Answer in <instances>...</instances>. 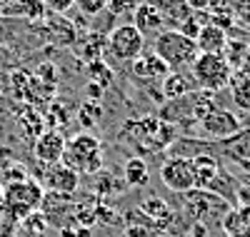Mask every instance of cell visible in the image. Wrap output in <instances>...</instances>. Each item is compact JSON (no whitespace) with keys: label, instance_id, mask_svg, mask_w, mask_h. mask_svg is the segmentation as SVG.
Here are the masks:
<instances>
[{"label":"cell","instance_id":"6da1fadb","mask_svg":"<svg viewBox=\"0 0 250 237\" xmlns=\"http://www.w3.org/2000/svg\"><path fill=\"white\" fill-rule=\"evenodd\" d=\"M128 138L143 153H163L165 147L173 145L175 130L170 122H165L160 118H140L123 125L120 140H128Z\"/></svg>","mask_w":250,"mask_h":237},{"label":"cell","instance_id":"7a4b0ae2","mask_svg":"<svg viewBox=\"0 0 250 237\" xmlns=\"http://www.w3.org/2000/svg\"><path fill=\"white\" fill-rule=\"evenodd\" d=\"M153 53L170 68V73H185V70H193L195 60H198V45L195 40L180 35L178 30H163L155 42H153Z\"/></svg>","mask_w":250,"mask_h":237},{"label":"cell","instance_id":"3957f363","mask_svg":"<svg viewBox=\"0 0 250 237\" xmlns=\"http://www.w3.org/2000/svg\"><path fill=\"white\" fill-rule=\"evenodd\" d=\"M60 162L70 167L75 175H98L103 170V142L90 133H80L65 142Z\"/></svg>","mask_w":250,"mask_h":237},{"label":"cell","instance_id":"277c9868","mask_svg":"<svg viewBox=\"0 0 250 237\" xmlns=\"http://www.w3.org/2000/svg\"><path fill=\"white\" fill-rule=\"evenodd\" d=\"M43 198H45L43 185H40L38 180H33V178H25V180L3 185V198H0V202H3L20 222H23L28 215L40 210Z\"/></svg>","mask_w":250,"mask_h":237},{"label":"cell","instance_id":"5b68a950","mask_svg":"<svg viewBox=\"0 0 250 237\" xmlns=\"http://www.w3.org/2000/svg\"><path fill=\"white\" fill-rule=\"evenodd\" d=\"M190 75H193V80L200 90L218 93V90H225L228 85H230L233 68L225 62L223 55H198Z\"/></svg>","mask_w":250,"mask_h":237},{"label":"cell","instance_id":"8992f818","mask_svg":"<svg viewBox=\"0 0 250 237\" xmlns=\"http://www.w3.org/2000/svg\"><path fill=\"white\" fill-rule=\"evenodd\" d=\"M183 200L188 205V212H190L198 222H223L225 215L230 212V202L223 195H218V192H210V190L183 192Z\"/></svg>","mask_w":250,"mask_h":237},{"label":"cell","instance_id":"52a82bcc","mask_svg":"<svg viewBox=\"0 0 250 237\" xmlns=\"http://www.w3.org/2000/svg\"><path fill=\"white\" fill-rule=\"evenodd\" d=\"M143 48H145V38L138 33V28H133V23L115 25L108 33V53L115 60L133 62L138 55H143Z\"/></svg>","mask_w":250,"mask_h":237},{"label":"cell","instance_id":"ba28073f","mask_svg":"<svg viewBox=\"0 0 250 237\" xmlns=\"http://www.w3.org/2000/svg\"><path fill=\"white\" fill-rule=\"evenodd\" d=\"M160 180L163 185L173 190V192H190L195 190V178H193V162L190 158H170V160H165L163 167H160Z\"/></svg>","mask_w":250,"mask_h":237},{"label":"cell","instance_id":"9c48e42d","mask_svg":"<svg viewBox=\"0 0 250 237\" xmlns=\"http://www.w3.org/2000/svg\"><path fill=\"white\" fill-rule=\"evenodd\" d=\"M200 127H203V133H205V135H210V138H215V140H220V142L240 133V122H238V118H235L230 110L220 107V105L213 107V110L200 120Z\"/></svg>","mask_w":250,"mask_h":237},{"label":"cell","instance_id":"30bf717a","mask_svg":"<svg viewBox=\"0 0 250 237\" xmlns=\"http://www.w3.org/2000/svg\"><path fill=\"white\" fill-rule=\"evenodd\" d=\"M43 187H48L50 192H55V195H73V192L78 190L80 185V175H75V172L70 167H65L62 162H55V165H48L43 170V182H40Z\"/></svg>","mask_w":250,"mask_h":237},{"label":"cell","instance_id":"8fae6325","mask_svg":"<svg viewBox=\"0 0 250 237\" xmlns=\"http://www.w3.org/2000/svg\"><path fill=\"white\" fill-rule=\"evenodd\" d=\"M65 138H62L60 130H45L35 142H33V155L40 165H55L62 160V153H65Z\"/></svg>","mask_w":250,"mask_h":237},{"label":"cell","instance_id":"7c38bea8","mask_svg":"<svg viewBox=\"0 0 250 237\" xmlns=\"http://www.w3.org/2000/svg\"><path fill=\"white\" fill-rule=\"evenodd\" d=\"M133 28H138L143 38H150V35L158 38L165 30L163 18L153 3H138V8L133 10Z\"/></svg>","mask_w":250,"mask_h":237},{"label":"cell","instance_id":"4fadbf2b","mask_svg":"<svg viewBox=\"0 0 250 237\" xmlns=\"http://www.w3.org/2000/svg\"><path fill=\"white\" fill-rule=\"evenodd\" d=\"M193 162V178H195V190H210L218 178H220V162L208 155V153H200L195 158H190Z\"/></svg>","mask_w":250,"mask_h":237},{"label":"cell","instance_id":"5bb4252c","mask_svg":"<svg viewBox=\"0 0 250 237\" xmlns=\"http://www.w3.org/2000/svg\"><path fill=\"white\" fill-rule=\"evenodd\" d=\"M228 40H230V38H228V33L210 20V23L200 30L195 45H198V53H200V55H223Z\"/></svg>","mask_w":250,"mask_h":237},{"label":"cell","instance_id":"9a60e30c","mask_svg":"<svg viewBox=\"0 0 250 237\" xmlns=\"http://www.w3.org/2000/svg\"><path fill=\"white\" fill-rule=\"evenodd\" d=\"M153 5L158 8V13L163 18V25L168 30H178L193 15V10L185 5V0H153Z\"/></svg>","mask_w":250,"mask_h":237},{"label":"cell","instance_id":"2e32d148","mask_svg":"<svg viewBox=\"0 0 250 237\" xmlns=\"http://www.w3.org/2000/svg\"><path fill=\"white\" fill-rule=\"evenodd\" d=\"M133 75L140 80H163L170 75V68L155 53H148V55H138L133 60Z\"/></svg>","mask_w":250,"mask_h":237},{"label":"cell","instance_id":"e0dca14e","mask_svg":"<svg viewBox=\"0 0 250 237\" xmlns=\"http://www.w3.org/2000/svg\"><path fill=\"white\" fill-rule=\"evenodd\" d=\"M223 153L235 165L250 172V133H238L233 138L223 140Z\"/></svg>","mask_w":250,"mask_h":237},{"label":"cell","instance_id":"ac0fdd59","mask_svg":"<svg viewBox=\"0 0 250 237\" xmlns=\"http://www.w3.org/2000/svg\"><path fill=\"white\" fill-rule=\"evenodd\" d=\"M195 90V80L193 75L188 78L185 73H170L168 78H163V85H160V93L165 100H178V98H185Z\"/></svg>","mask_w":250,"mask_h":237},{"label":"cell","instance_id":"d6986e66","mask_svg":"<svg viewBox=\"0 0 250 237\" xmlns=\"http://www.w3.org/2000/svg\"><path fill=\"white\" fill-rule=\"evenodd\" d=\"M108 50V35L105 33H88V38L83 40V45H78V55L83 62H93V60H103V53Z\"/></svg>","mask_w":250,"mask_h":237},{"label":"cell","instance_id":"ffe728a7","mask_svg":"<svg viewBox=\"0 0 250 237\" xmlns=\"http://www.w3.org/2000/svg\"><path fill=\"white\" fill-rule=\"evenodd\" d=\"M48 13L43 0H13L3 10V15H15V18H28V20H43Z\"/></svg>","mask_w":250,"mask_h":237},{"label":"cell","instance_id":"44dd1931","mask_svg":"<svg viewBox=\"0 0 250 237\" xmlns=\"http://www.w3.org/2000/svg\"><path fill=\"white\" fill-rule=\"evenodd\" d=\"M18 122H20V127H23V133H25L28 138H33V142L45 133V118L40 115L35 107H30V105H25L23 110H20Z\"/></svg>","mask_w":250,"mask_h":237},{"label":"cell","instance_id":"7402d4cb","mask_svg":"<svg viewBox=\"0 0 250 237\" xmlns=\"http://www.w3.org/2000/svg\"><path fill=\"white\" fill-rule=\"evenodd\" d=\"M140 212L145 215V217H150V225L153 227H165L170 220H173V212L170 207L165 205L160 198H150V200H145L140 205Z\"/></svg>","mask_w":250,"mask_h":237},{"label":"cell","instance_id":"603a6c76","mask_svg":"<svg viewBox=\"0 0 250 237\" xmlns=\"http://www.w3.org/2000/svg\"><path fill=\"white\" fill-rule=\"evenodd\" d=\"M228 88L233 90V100H235L240 107L250 110V70H248V68L235 70V73H233V78H230V85H228Z\"/></svg>","mask_w":250,"mask_h":237},{"label":"cell","instance_id":"cb8c5ba5","mask_svg":"<svg viewBox=\"0 0 250 237\" xmlns=\"http://www.w3.org/2000/svg\"><path fill=\"white\" fill-rule=\"evenodd\" d=\"M123 172H125V182H128V187H145L148 180H150V170L140 158H130L128 162H125Z\"/></svg>","mask_w":250,"mask_h":237},{"label":"cell","instance_id":"d4e9b609","mask_svg":"<svg viewBox=\"0 0 250 237\" xmlns=\"http://www.w3.org/2000/svg\"><path fill=\"white\" fill-rule=\"evenodd\" d=\"M248 48H250V42H243V40H228V45L223 50V58L225 62L235 70L243 68V62H245V55H248Z\"/></svg>","mask_w":250,"mask_h":237},{"label":"cell","instance_id":"484cf974","mask_svg":"<svg viewBox=\"0 0 250 237\" xmlns=\"http://www.w3.org/2000/svg\"><path fill=\"white\" fill-rule=\"evenodd\" d=\"M208 23H210V13H193V15L178 28V33L185 35V38H190V40H198L200 30H203Z\"/></svg>","mask_w":250,"mask_h":237},{"label":"cell","instance_id":"4316f807","mask_svg":"<svg viewBox=\"0 0 250 237\" xmlns=\"http://www.w3.org/2000/svg\"><path fill=\"white\" fill-rule=\"evenodd\" d=\"M88 73H90V80L98 82L100 88H108L110 80H113V70H110L103 60H93V62H88Z\"/></svg>","mask_w":250,"mask_h":237},{"label":"cell","instance_id":"83f0119b","mask_svg":"<svg viewBox=\"0 0 250 237\" xmlns=\"http://www.w3.org/2000/svg\"><path fill=\"white\" fill-rule=\"evenodd\" d=\"M20 230V220L0 202V237H15Z\"/></svg>","mask_w":250,"mask_h":237},{"label":"cell","instance_id":"f1b7e54d","mask_svg":"<svg viewBox=\"0 0 250 237\" xmlns=\"http://www.w3.org/2000/svg\"><path fill=\"white\" fill-rule=\"evenodd\" d=\"M20 227H25L30 235H43V232L50 227V220L45 217V212H43V210H35L33 215H28V217L20 222Z\"/></svg>","mask_w":250,"mask_h":237},{"label":"cell","instance_id":"f546056e","mask_svg":"<svg viewBox=\"0 0 250 237\" xmlns=\"http://www.w3.org/2000/svg\"><path fill=\"white\" fill-rule=\"evenodd\" d=\"M100 115H103L100 102H85V105L78 110V122H80L83 127H93V125L100 120Z\"/></svg>","mask_w":250,"mask_h":237},{"label":"cell","instance_id":"4dcf8cb0","mask_svg":"<svg viewBox=\"0 0 250 237\" xmlns=\"http://www.w3.org/2000/svg\"><path fill=\"white\" fill-rule=\"evenodd\" d=\"M75 8L83 15H98L103 10H108V0H75Z\"/></svg>","mask_w":250,"mask_h":237},{"label":"cell","instance_id":"1f68e13d","mask_svg":"<svg viewBox=\"0 0 250 237\" xmlns=\"http://www.w3.org/2000/svg\"><path fill=\"white\" fill-rule=\"evenodd\" d=\"M123 237H155V227L150 222H133L125 227Z\"/></svg>","mask_w":250,"mask_h":237},{"label":"cell","instance_id":"d6a6232c","mask_svg":"<svg viewBox=\"0 0 250 237\" xmlns=\"http://www.w3.org/2000/svg\"><path fill=\"white\" fill-rule=\"evenodd\" d=\"M233 18L240 25L250 28V0H235L233 3Z\"/></svg>","mask_w":250,"mask_h":237},{"label":"cell","instance_id":"836d02e7","mask_svg":"<svg viewBox=\"0 0 250 237\" xmlns=\"http://www.w3.org/2000/svg\"><path fill=\"white\" fill-rule=\"evenodd\" d=\"M138 8V0H108V10L113 15H125Z\"/></svg>","mask_w":250,"mask_h":237},{"label":"cell","instance_id":"e575fe53","mask_svg":"<svg viewBox=\"0 0 250 237\" xmlns=\"http://www.w3.org/2000/svg\"><path fill=\"white\" fill-rule=\"evenodd\" d=\"M43 3H45V8H48L50 13L62 15V13H68V10L75 5V0H43Z\"/></svg>","mask_w":250,"mask_h":237},{"label":"cell","instance_id":"d590c367","mask_svg":"<svg viewBox=\"0 0 250 237\" xmlns=\"http://www.w3.org/2000/svg\"><path fill=\"white\" fill-rule=\"evenodd\" d=\"M185 5L190 8L193 13H208L213 5V0H185Z\"/></svg>","mask_w":250,"mask_h":237},{"label":"cell","instance_id":"8d00e7d4","mask_svg":"<svg viewBox=\"0 0 250 237\" xmlns=\"http://www.w3.org/2000/svg\"><path fill=\"white\" fill-rule=\"evenodd\" d=\"M85 93H88V98H90V102H98V100L103 98V93H105V88H100V85H98V82H93V80H90V82L85 85Z\"/></svg>","mask_w":250,"mask_h":237},{"label":"cell","instance_id":"74e56055","mask_svg":"<svg viewBox=\"0 0 250 237\" xmlns=\"http://www.w3.org/2000/svg\"><path fill=\"white\" fill-rule=\"evenodd\" d=\"M10 3H13V0H0V13H3V10H5Z\"/></svg>","mask_w":250,"mask_h":237},{"label":"cell","instance_id":"f35d334b","mask_svg":"<svg viewBox=\"0 0 250 237\" xmlns=\"http://www.w3.org/2000/svg\"><path fill=\"white\" fill-rule=\"evenodd\" d=\"M243 68L250 70V48H248V55H245V62H243Z\"/></svg>","mask_w":250,"mask_h":237},{"label":"cell","instance_id":"ab89813d","mask_svg":"<svg viewBox=\"0 0 250 237\" xmlns=\"http://www.w3.org/2000/svg\"><path fill=\"white\" fill-rule=\"evenodd\" d=\"M138 3H153V0H138Z\"/></svg>","mask_w":250,"mask_h":237},{"label":"cell","instance_id":"60d3db41","mask_svg":"<svg viewBox=\"0 0 250 237\" xmlns=\"http://www.w3.org/2000/svg\"><path fill=\"white\" fill-rule=\"evenodd\" d=\"M0 198H3V182H0Z\"/></svg>","mask_w":250,"mask_h":237},{"label":"cell","instance_id":"b9f144b4","mask_svg":"<svg viewBox=\"0 0 250 237\" xmlns=\"http://www.w3.org/2000/svg\"><path fill=\"white\" fill-rule=\"evenodd\" d=\"M0 18H3V13H0Z\"/></svg>","mask_w":250,"mask_h":237}]
</instances>
